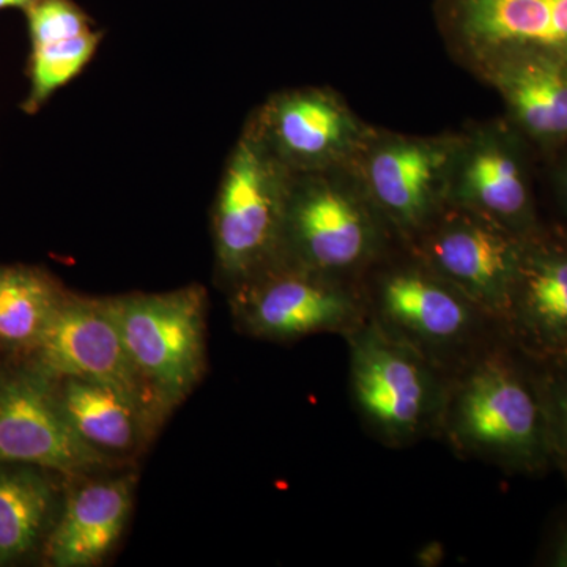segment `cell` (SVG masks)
<instances>
[{
  "label": "cell",
  "mask_w": 567,
  "mask_h": 567,
  "mask_svg": "<svg viewBox=\"0 0 567 567\" xmlns=\"http://www.w3.org/2000/svg\"><path fill=\"white\" fill-rule=\"evenodd\" d=\"M33 365L52 379H81L121 391L162 425L155 394L134 365L104 298L66 293L33 349Z\"/></svg>",
  "instance_id": "obj_10"
},
{
  "label": "cell",
  "mask_w": 567,
  "mask_h": 567,
  "mask_svg": "<svg viewBox=\"0 0 567 567\" xmlns=\"http://www.w3.org/2000/svg\"><path fill=\"white\" fill-rule=\"evenodd\" d=\"M100 43L102 33L91 31L74 39L32 47L31 92L25 110H39L52 93L74 80L91 62Z\"/></svg>",
  "instance_id": "obj_21"
},
{
  "label": "cell",
  "mask_w": 567,
  "mask_h": 567,
  "mask_svg": "<svg viewBox=\"0 0 567 567\" xmlns=\"http://www.w3.org/2000/svg\"><path fill=\"white\" fill-rule=\"evenodd\" d=\"M506 319L539 352L567 353V234L540 226L527 235Z\"/></svg>",
  "instance_id": "obj_16"
},
{
  "label": "cell",
  "mask_w": 567,
  "mask_h": 567,
  "mask_svg": "<svg viewBox=\"0 0 567 567\" xmlns=\"http://www.w3.org/2000/svg\"><path fill=\"white\" fill-rule=\"evenodd\" d=\"M495 89L505 118L535 153L550 158L567 145V58L520 52L488 66L477 78Z\"/></svg>",
  "instance_id": "obj_14"
},
{
  "label": "cell",
  "mask_w": 567,
  "mask_h": 567,
  "mask_svg": "<svg viewBox=\"0 0 567 567\" xmlns=\"http://www.w3.org/2000/svg\"><path fill=\"white\" fill-rule=\"evenodd\" d=\"M352 388L361 412L383 434H416L434 409L432 377L416 352L377 328L352 346Z\"/></svg>",
  "instance_id": "obj_13"
},
{
  "label": "cell",
  "mask_w": 567,
  "mask_h": 567,
  "mask_svg": "<svg viewBox=\"0 0 567 567\" xmlns=\"http://www.w3.org/2000/svg\"><path fill=\"white\" fill-rule=\"evenodd\" d=\"M524 241L475 212L447 204L406 246L477 311L506 319Z\"/></svg>",
  "instance_id": "obj_5"
},
{
  "label": "cell",
  "mask_w": 567,
  "mask_h": 567,
  "mask_svg": "<svg viewBox=\"0 0 567 567\" xmlns=\"http://www.w3.org/2000/svg\"><path fill=\"white\" fill-rule=\"evenodd\" d=\"M380 311L394 327L421 341H456L472 327L477 309L456 287L443 281L413 256L377 279Z\"/></svg>",
  "instance_id": "obj_17"
},
{
  "label": "cell",
  "mask_w": 567,
  "mask_h": 567,
  "mask_svg": "<svg viewBox=\"0 0 567 567\" xmlns=\"http://www.w3.org/2000/svg\"><path fill=\"white\" fill-rule=\"evenodd\" d=\"M453 425L465 446L518 465H535L550 446L544 402L502 360L484 361L466 379Z\"/></svg>",
  "instance_id": "obj_12"
},
{
  "label": "cell",
  "mask_w": 567,
  "mask_h": 567,
  "mask_svg": "<svg viewBox=\"0 0 567 567\" xmlns=\"http://www.w3.org/2000/svg\"><path fill=\"white\" fill-rule=\"evenodd\" d=\"M249 117L290 174L352 166L377 128L327 85L271 93Z\"/></svg>",
  "instance_id": "obj_7"
},
{
  "label": "cell",
  "mask_w": 567,
  "mask_h": 567,
  "mask_svg": "<svg viewBox=\"0 0 567 567\" xmlns=\"http://www.w3.org/2000/svg\"><path fill=\"white\" fill-rule=\"evenodd\" d=\"M451 58L475 78L520 52L567 58V0H435Z\"/></svg>",
  "instance_id": "obj_8"
},
{
  "label": "cell",
  "mask_w": 567,
  "mask_h": 567,
  "mask_svg": "<svg viewBox=\"0 0 567 567\" xmlns=\"http://www.w3.org/2000/svg\"><path fill=\"white\" fill-rule=\"evenodd\" d=\"M40 466L0 464V566L29 557L54 524L58 488Z\"/></svg>",
  "instance_id": "obj_19"
},
{
  "label": "cell",
  "mask_w": 567,
  "mask_h": 567,
  "mask_svg": "<svg viewBox=\"0 0 567 567\" xmlns=\"http://www.w3.org/2000/svg\"><path fill=\"white\" fill-rule=\"evenodd\" d=\"M24 11L32 47L74 39L93 31L91 18L74 0H32Z\"/></svg>",
  "instance_id": "obj_22"
},
{
  "label": "cell",
  "mask_w": 567,
  "mask_h": 567,
  "mask_svg": "<svg viewBox=\"0 0 567 567\" xmlns=\"http://www.w3.org/2000/svg\"><path fill=\"white\" fill-rule=\"evenodd\" d=\"M63 412L78 436L112 461L137 456L159 425L136 402L114 388L81 379H61Z\"/></svg>",
  "instance_id": "obj_18"
},
{
  "label": "cell",
  "mask_w": 567,
  "mask_h": 567,
  "mask_svg": "<svg viewBox=\"0 0 567 567\" xmlns=\"http://www.w3.org/2000/svg\"><path fill=\"white\" fill-rule=\"evenodd\" d=\"M555 565L567 567V532L561 543H559L557 555H555Z\"/></svg>",
  "instance_id": "obj_25"
},
{
  "label": "cell",
  "mask_w": 567,
  "mask_h": 567,
  "mask_svg": "<svg viewBox=\"0 0 567 567\" xmlns=\"http://www.w3.org/2000/svg\"><path fill=\"white\" fill-rule=\"evenodd\" d=\"M347 281L279 259L226 293L246 333L292 341L353 322L358 305Z\"/></svg>",
  "instance_id": "obj_9"
},
{
  "label": "cell",
  "mask_w": 567,
  "mask_h": 567,
  "mask_svg": "<svg viewBox=\"0 0 567 567\" xmlns=\"http://www.w3.org/2000/svg\"><path fill=\"white\" fill-rule=\"evenodd\" d=\"M0 464L78 477L117 462L82 442L63 412L58 380L32 364L0 379Z\"/></svg>",
  "instance_id": "obj_11"
},
{
  "label": "cell",
  "mask_w": 567,
  "mask_h": 567,
  "mask_svg": "<svg viewBox=\"0 0 567 567\" xmlns=\"http://www.w3.org/2000/svg\"><path fill=\"white\" fill-rule=\"evenodd\" d=\"M533 151L505 117L462 130L447 204L527 237L543 226L537 216Z\"/></svg>",
  "instance_id": "obj_6"
},
{
  "label": "cell",
  "mask_w": 567,
  "mask_h": 567,
  "mask_svg": "<svg viewBox=\"0 0 567 567\" xmlns=\"http://www.w3.org/2000/svg\"><path fill=\"white\" fill-rule=\"evenodd\" d=\"M134 365L166 416L192 395L207 368V290L104 298Z\"/></svg>",
  "instance_id": "obj_3"
},
{
  "label": "cell",
  "mask_w": 567,
  "mask_h": 567,
  "mask_svg": "<svg viewBox=\"0 0 567 567\" xmlns=\"http://www.w3.org/2000/svg\"><path fill=\"white\" fill-rule=\"evenodd\" d=\"M566 368L558 379L551 380L548 386L546 410L548 445L557 450L559 458L567 468V360Z\"/></svg>",
  "instance_id": "obj_23"
},
{
  "label": "cell",
  "mask_w": 567,
  "mask_h": 567,
  "mask_svg": "<svg viewBox=\"0 0 567 567\" xmlns=\"http://www.w3.org/2000/svg\"><path fill=\"white\" fill-rule=\"evenodd\" d=\"M547 159L551 163V182H554L555 193L567 213V145Z\"/></svg>",
  "instance_id": "obj_24"
},
{
  "label": "cell",
  "mask_w": 567,
  "mask_h": 567,
  "mask_svg": "<svg viewBox=\"0 0 567 567\" xmlns=\"http://www.w3.org/2000/svg\"><path fill=\"white\" fill-rule=\"evenodd\" d=\"M461 132L413 136L375 128L352 167L395 237L415 240L447 205Z\"/></svg>",
  "instance_id": "obj_4"
},
{
  "label": "cell",
  "mask_w": 567,
  "mask_h": 567,
  "mask_svg": "<svg viewBox=\"0 0 567 567\" xmlns=\"http://www.w3.org/2000/svg\"><path fill=\"white\" fill-rule=\"evenodd\" d=\"M136 476L85 477L66 495L62 513L44 540V559L54 567L102 565L117 546L132 516Z\"/></svg>",
  "instance_id": "obj_15"
},
{
  "label": "cell",
  "mask_w": 567,
  "mask_h": 567,
  "mask_svg": "<svg viewBox=\"0 0 567 567\" xmlns=\"http://www.w3.org/2000/svg\"><path fill=\"white\" fill-rule=\"evenodd\" d=\"M559 360H567V353L565 354V357L559 358Z\"/></svg>",
  "instance_id": "obj_27"
},
{
  "label": "cell",
  "mask_w": 567,
  "mask_h": 567,
  "mask_svg": "<svg viewBox=\"0 0 567 567\" xmlns=\"http://www.w3.org/2000/svg\"><path fill=\"white\" fill-rule=\"evenodd\" d=\"M290 182L292 174L246 118L212 210L215 274L226 292L281 259Z\"/></svg>",
  "instance_id": "obj_1"
},
{
  "label": "cell",
  "mask_w": 567,
  "mask_h": 567,
  "mask_svg": "<svg viewBox=\"0 0 567 567\" xmlns=\"http://www.w3.org/2000/svg\"><path fill=\"white\" fill-rule=\"evenodd\" d=\"M32 0H0V10L6 9H28Z\"/></svg>",
  "instance_id": "obj_26"
},
{
  "label": "cell",
  "mask_w": 567,
  "mask_h": 567,
  "mask_svg": "<svg viewBox=\"0 0 567 567\" xmlns=\"http://www.w3.org/2000/svg\"><path fill=\"white\" fill-rule=\"evenodd\" d=\"M66 293L39 268L0 265V346L32 353Z\"/></svg>",
  "instance_id": "obj_20"
},
{
  "label": "cell",
  "mask_w": 567,
  "mask_h": 567,
  "mask_svg": "<svg viewBox=\"0 0 567 567\" xmlns=\"http://www.w3.org/2000/svg\"><path fill=\"white\" fill-rule=\"evenodd\" d=\"M391 235L352 166L292 174L281 259L350 279L379 262Z\"/></svg>",
  "instance_id": "obj_2"
}]
</instances>
